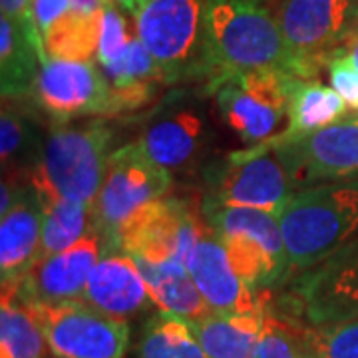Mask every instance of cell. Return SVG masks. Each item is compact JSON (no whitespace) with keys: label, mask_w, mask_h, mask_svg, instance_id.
Returning <instances> with one entry per match:
<instances>
[{"label":"cell","mask_w":358,"mask_h":358,"mask_svg":"<svg viewBox=\"0 0 358 358\" xmlns=\"http://www.w3.org/2000/svg\"><path fill=\"white\" fill-rule=\"evenodd\" d=\"M267 70L293 74V60L273 10L249 0H205L199 76L207 78V90L217 92L231 78Z\"/></svg>","instance_id":"cell-1"},{"label":"cell","mask_w":358,"mask_h":358,"mask_svg":"<svg viewBox=\"0 0 358 358\" xmlns=\"http://www.w3.org/2000/svg\"><path fill=\"white\" fill-rule=\"evenodd\" d=\"M287 245V277L307 273L358 235V179L294 192L279 215Z\"/></svg>","instance_id":"cell-2"},{"label":"cell","mask_w":358,"mask_h":358,"mask_svg":"<svg viewBox=\"0 0 358 358\" xmlns=\"http://www.w3.org/2000/svg\"><path fill=\"white\" fill-rule=\"evenodd\" d=\"M112 140L114 131L103 122L52 129L28 178L38 197L94 207L108 171Z\"/></svg>","instance_id":"cell-3"},{"label":"cell","mask_w":358,"mask_h":358,"mask_svg":"<svg viewBox=\"0 0 358 358\" xmlns=\"http://www.w3.org/2000/svg\"><path fill=\"white\" fill-rule=\"evenodd\" d=\"M205 223L223 241L239 277L257 293L287 277V245L279 217L247 207L203 201Z\"/></svg>","instance_id":"cell-4"},{"label":"cell","mask_w":358,"mask_h":358,"mask_svg":"<svg viewBox=\"0 0 358 358\" xmlns=\"http://www.w3.org/2000/svg\"><path fill=\"white\" fill-rule=\"evenodd\" d=\"M281 26L296 78L315 80L355 32V0H275L271 8Z\"/></svg>","instance_id":"cell-5"},{"label":"cell","mask_w":358,"mask_h":358,"mask_svg":"<svg viewBox=\"0 0 358 358\" xmlns=\"http://www.w3.org/2000/svg\"><path fill=\"white\" fill-rule=\"evenodd\" d=\"M134 20L138 38L162 68L167 84L199 76L205 0H145Z\"/></svg>","instance_id":"cell-6"},{"label":"cell","mask_w":358,"mask_h":358,"mask_svg":"<svg viewBox=\"0 0 358 358\" xmlns=\"http://www.w3.org/2000/svg\"><path fill=\"white\" fill-rule=\"evenodd\" d=\"M171 171L148 159L136 141L110 155L108 171L94 203V227L102 233L108 253H117V233L143 205L164 197Z\"/></svg>","instance_id":"cell-7"},{"label":"cell","mask_w":358,"mask_h":358,"mask_svg":"<svg viewBox=\"0 0 358 358\" xmlns=\"http://www.w3.org/2000/svg\"><path fill=\"white\" fill-rule=\"evenodd\" d=\"M207 203L261 209L277 217L294 195L293 181L268 141L227 155L207 171Z\"/></svg>","instance_id":"cell-8"},{"label":"cell","mask_w":358,"mask_h":358,"mask_svg":"<svg viewBox=\"0 0 358 358\" xmlns=\"http://www.w3.org/2000/svg\"><path fill=\"white\" fill-rule=\"evenodd\" d=\"M205 227L192 199L164 195L143 205L120 229L117 249L150 263H185Z\"/></svg>","instance_id":"cell-9"},{"label":"cell","mask_w":358,"mask_h":358,"mask_svg":"<svg viewBox=\"0 0 358 358\" xmlns=\"http://www.w3.org/2000/svg\"><path fill=\"white\" fill-rule=\"evenodd\" d=\"M30 307L54 358H124L128 352V320L110 317L84 301Z\"/></svg>","instance_id":"cell-10"},{"label":"cell","mask_w":358,"mask_h":358,"mask_svg":"<svg viewBox=\"0 0 358 358\" xmlns=\"http://www.w3.org/2000/svg\"><path fill=\"white\" fill-rule=\"evenodd\" d=\"M294 189L358 176V120L345 117L291 140H267Z\"/></svg>","instance_id":"cell-11"},{"label":"cell","mask_w":358,"mask_h":358,"mask_svg":"<svg viewBox=\"0 0 358 358\" xmlns=\"http://www.w3.org/2000/svg\"><path fill=\"white\" fill-rule=\"evenodd\" d=\"M291 76L279 70L249 72L231 78L215 92L223 120L245 143L257 145L275 138L287 122Z\"/></svg>","instance_id":"cell-12"},{"label":"cell","mask_w":358,"mask_h":358,"mask_svg":"<svg viewBox=\"0 0 358 358\" xmlns=\"http://www.w3.org/2000/svg\"><path fill=\"white\" fill-rule=\"evenodd\" d=\"M32 92L40 110L60 124L72 117L115 114L110 84L94 60L48 58Z\"/></svg>","instance_id":"cell-13"},{"label":"cell","mask_w":358,"mask_h":358,"mask_svg":"<svg viewBox=\"0 0 358 358\" xmlns=\"http://www.w3.org/2000/svg\"><path fill=\"white\" fill-rule=\"evenodd\" d=\"M108 247L102 233L92 229L62 253L38 261L22 281L6 287L28 305H58L68 301H82L94 267L100 263Z\"/></svg>","instance_id":"cell-14"},{"label":"cell","mask_w":358,"mask_h":358,"mask_svg":"<svg viewBox=\"0 0 358 358\" xmlns=\"http://www.w3.org/2000/svg\"><path fill=\"white\" fill-rule=\"evenodd\" d=\"M185 267L213 313L239 315L263 310L259 293L239 277L225 245L209 225L192 249Z\"/></svg>","instance_id":"cell-15"},{"label":"cell","mask_w":358,"mask_h":358,"mask_svg":"<svg viewBox=\"0 0 358 358\" xmlns=\"http://www.w3.org/2000/svg\"><path fill=\"white\" fill-rule=\"evenodd\" d=\"M310 324L358 317V235L301 281Z\"/></svg>","instance_id":"cell-16"},{"label":"cell","mask_w":358,"mask_h":358,"mask_svg":"<svg viewBox=\"0 0 358 358\" xmlns=\"http://www.w3.org/2000/svg\"><path fill=\"white\" fill-rule=\"evenodd\" d=\"M82 301L110 317L124 320L154 305L141 268L136 259L124 251L108 253L100 259L90 275Z\"/></svg>","instance_id":"cell-17"},{"label":"cell","mask_w":358,"mask_h":358,"mask_svg":"<svg viewBox=\"0 0 358 358\" xmlns=\"http://www.w3.org/2000/svg\"><path fill=\"white\" fill-rule=\"evenodd\" d=\"M44 209L30 185L22 199L0 217V279L2 289L14 287L38 263Z\"/></svg>","instance_id":"cell-18"},{"label":"cell","mask_w":358,"mask_h":358,"mask_svg":"<svg viewBox=\"0 0 358 358\" xmlns=\"http://www.w3.org/2000/svg\"><path fill=\"white\" fill-rule=\"evenodd\" d=\"M205 138L203 117L189 108L169 112L155 120L136 140L143 155L169 171L187 166Z\"/></svg>","instance_id":"cell-19"},{"label":"cell","mask_w":358,"mask_h":358,"mask_svg":"<svg viewBox=\"0 0 358 358\" xmlns=\"http://www.w3.org/2000/svg\"><path fill=\"white\" fill-rule=\"evenodd\" d=\"M265 313V308L239 315L211 313L189 324L207 358H255Z\"/></svg>","instance_id":"cell-20"},{"label":"cell","mask_w":358,"mask_h":358,"mask_svg":"<svg viewBox=\"0 0 358 358\" xmlns=\"http://www.w3.org/2000/svg\"><path fill=\"white\" fill-rule=\"evenodd\" d=\"M108 0H72L70 10L44 34V48L54 60H94Z\"/></svg>","instance_id":"cell-21"},{"label":"cell","mask_w":358,"mask_h":358,"mask_svg":"<svg viewBox=\"0 0 358 358\" xmlns=\"http://www.w3.org/2000/svg\"><path fill=\"white\" fill-rule=\"evenodd\" d=\"M136 263L141 268L152 301L159 310L178 315L189 322L213 313L197 285L193 282L185 263H150L141 259H136Z\"/></svg>","instance_id":"cell-22"},{"label":"cell","mask_w":358,"mask_h":358,"mask_svg":"<svg viewBox=\"0 0 358 358\" xmlns=\"http://www.w3.org/2000/svg\"><path fill=\"white\" fill-rule=\"evenodd\" d=\"M346 102L338 92L327 88L319 80L291 76L289 82V112L287 128L277 134V140H291L308 131L324 128L346 115Z\"/></svg>","instance_id":"cell-23"},{"label":"cell","mask_w":358,"mask_h":358,"mask_svg":"<svg viewBox=\"0 0 358 358\" xmlns=\"http://www.w3.org/2000/svg\"><path fill=\"white\" fill-rule=\"evenodd\" d=\"M46 138L38 120L18 108L13 100H4L0 114V157L2 176L28 179L38 164ZM30 181V179H28Z\"/></svg>","instance_id":"cell-24"},{"label":"cell","mask_w":358,"mask_h":358,"mask_svg":"<svg viewBox=\"0 0 358 358\" xmlns=\"http://www.w3.org/2000/svg\"><path fill=\"white\" fill-rule=\"evenodd\" d=\"M48 54L36 46L10 18H0V86L2 100L22 98L34 90Z\"/></svg>","instance_id":"cell-25"},{"label":"cell","mask_w":358,"mask_h":358,"mask_svg":"<svg viewBox=\"0 0 358 358\" xmlns=\"http://www.w3.org/2000/svg\"><path fill=\"white\" fill-rule=\"evenodd\" d=\"M46 336L34 308L14 291L2 289L0 303V358H44Z\"/></svg>","instance_id":"cell-26"},{"label":"cell","mask_w":358,"mask_h":358,"mask_svg":"<svg viewBox=\"0 0 358 358\" xmlns=\"http://www.w3.org/2000/svg\"><path fill=\"white\" fill-rule=\"evenodd\" d=\"M138 358H207L189 320L159 310L143 322Z\"/></svg>","instance_id":"cell-27"},{"label":"cell","mask_w":358,"mask_h":358,"mask_svg":"<svg viewBox=\"0 0 358 358\" xmlns=\"http://www.w3.org/2000/svg\"><path fill=\"white\" fill-rule=\"evenodd\" d=\"M44 209L40 259L62 253L94 227V207L60 197H40Z\"/></svg>","instance_id":"cell-28"},{"label":"cell","mask_w":358,"mask_h":358,"mask_svg":"<svg viewBox=\"0 0 358 358\" xmlns=\"http://www.w3.org/2000/svg\"><path fill=\"white\" fill-rule=\"evenodd\" d=\"M299 341L317 358H358V317L310 324L301 331Z\"/></svg>","instance_id":"cell-29"},{"label":"cell","mask_w":358,"mask_h":358,"mask_svg":"<svg viewBox=\"0 0 358 358\" xmlns=\"http://www.w3.org/2000/svg\"><path fill=\"white\" fill-rule=\"evenodd\" d=\"M136 34L129 32L128 22L124 14L117 10L115 0H108L103 6L102 32H100V44H98V54H96L98 66L106 68L117 62L124 56V52L128 50Z\"/></svg>","instance_id":"cell-30"},{"label":"cell","mask_w":358,"mask_h":358,"mask_svg":"<svg viewBox=\"0 0 358 358\" xmlns=\"http://www.w3.org/2000/svg\"><path fill=\"white\" fill-rule=\"evenodd\" d=\"M255 358H305L301 341L273 313H265V327Z\"/></svg>","instance_id":"cell-31"},{"label":"cell","mask_w":358,"mask_h":358,"mask_svg":"<svg viewBox=\"0 0 358 358\" xmlns=\"http://www.w3.org/2000/svg\"><path fill=\"white\" fill-rule=\"evenodd\" d=\"M331 88L338 92V96L346 102L350 110H358V70L346 58L345 50L334 54L327 64Z\"/></svg>","instance_id":"cell-32"},{"label":"cell","mask_w":358,"mask_h":358,"mask_svg":"<svg viewBox=\"0 0 358 358\" xmlns=\"http://www.w3.org/2000/svg\"><path fill=\"white\" fill-rule=\"evenodd\" d=\"M0 6H2V16L10 18L28 38L46 52L44 38H42V32L36 22V16H34L32 0H0Z\"/></svg>","instance_id":"cell-33"},{"label":"cell","mask_w":358,"mask_h":358,"mask_svg":"<svg viewBox=\"0 0 358 358\" xmlns=\"http://www.w3.org/2000/svg\"><path fill=\"white\" fill-rule=\"evenodd\" d=\"M32 4H34L36 22H38L42 38H44V34L50 30L52 26L70 10L72 0H32Z\"/></svg>","instance_id":"cell-34"},{"label":"cell","mask_w":358,"mask_h":358,"mask_svg":"<svg viewBox=\"0 0 358 358\" xmlns=\"http://www.w3.org/2000/svg\"><path fill=\"white\" fill-rule=\"evenodd\" d=\"M343 50H345L346 58H348L358 70V32H352V34L348 36V40L345 42V46H343Z\"/></svg>","instance_id":"cell-35"},{"label":"cell","mask_w":358,"mask_h":358,"mask_svg":"<svg viewBox=\"0 0 358 358\" xmlns=\"http://www.w3.org/2000/svg\"><path fill=\"white\" fill-rule=\"evenodd\" d=\"M145 0H115V4L117 6H122L126 13H129L131 16H136L138 14V10L141 8V4H143Z\"/></svg>","instance_id":"cell-36"},{"label":"cell","mask_w":358,"mask_h":358,"mask_svg":"<svg viewBox=\"0 0 358 358\" xmlns=\"http://www.w3.org/2000/svg\"><path fill=\"white\" fill-rule=\"evenodd\" d=\"M303 350H305V358H317V357H315V355H310V352H308L305 346H303Z\"/></svg>","instance_id":"cell-37"},{"label":"cell","mask_w":358,"mask_h":358,"mask_svg":"<svg viewBox=\"0 0 358 358\" xmlns=\"http://www.w3.org/2000/svg\"><path fill=\"white\" fill-rule=\"evenodd\" d=\"M348 117H355V120H358V110H352V114L348 115Z\"/></svg>","instance_id":"cell-38"},{"label":"cell","mask_w":358,"mask_h":358,"mask_svg":"<svg viewBox=\"0 0 358 358\" xmlns=\"http://www.w3.org/2000/svg\"><path fill=\"white\" fill-rule=\"evenodd\" d=\"M249 2H257V4H265L268 0H249Z\"/></svg>","instance_id":"cell-39"},{"label":"cell","mask_w":358,"mask_h":358,"mask_svg":"<svg viewBox=\"0 0 358 358\" xmlns=\"http://www.w3.org/2000/svg\"><path fill=\"white\" fill-rule=\"evenodd\" d=\"M355 32H358V10H357V22H355Z\"/></svg>","instance_id":"cell-40"}]
</instances>
